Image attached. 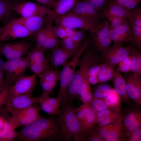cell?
<instances>
[{
    "label": "cell",
    "mask_w": 141,
    "mask_h": 141,
    "mask_svg": "<svg viewBox=\"0 0 141 141\" xmlns=\"http://www.w3.org/2000/svg\"><path fill=\"white\" fill-rule=\"evenodd\" d=\"M72 103L61 105L57 117L60 130L61 140L88 141L89 135L85 131L76 115Z\"/></svg>",
    "instance_id": "6da1fadb"
},
{
    "label": "cell",
    "mask_w": 141,
    "mask_h": 141,
    "mask_svg": "<svg viewBox=\"0 0 141 141\" xmlns=\"http://www.w3.org/2000/svg\"><path fill=\"white\" fill-rule=\"evenodd\" d=\"M90 38L89 35L81 44L75 55L62 66L59 80L60 86L58 95L62 98V103L65 100L68 86L77 66L79 64L80 57L90 45Z\"/></svg>",
    "instance_id": "7a4b0ae2"
},
{
    "label": "cell",
    "mask_w": 141,
    "mask_h": 141,
    "mask_svg": "<svg viewBox=\"0 0 141 141\" xmlns=\"http://www.w3.org/2000/svg\"><path fill=\"white\" fill-rule=\"evenodd\" d=\"M12 9L22 17H45L49 24H52L54 20L53 9L39 3L29 1L14 2Z\"/></svg>",
    "instance_id": "3957f363"
},
{
    "label": "cell",
    "mask_w": 141,
    "mask_h": 141,
    "mask_svg": "<svg viewBox=\"0 0 141 141\" xmlns=\"http://www.w3.org/2000/svg\"><path fill=\"white\" fill-rule=\"evenodd\" d=\"M53 22L65 27L88 31L91 34L96 31L100 23L93 22L70 12L57 17Z\"/></svg>",
    "instance_id": "277c9868"
},
{
    "label": "cell",
    "mask_w": 141,
    "mask_h": 141,
    "mask_svg": "<svg viewBox=\"0 0 141 141\" xmlns=\"http://www.w3.org/2000/svg\"><path fill=\"white\" fill-rule=\"evenodd\" d=\"M29 68L27 56L19 58L8 60L5 62L4 85L10 86Z\"/></svg>",
    "instance_id": "5b68a950"
},
{
    "label": "cell",
    "mask_w": 141,
    "mask_h": 141,
    "mask_svg": "<svg viewBox=\"0 0 141 141\" xmlns=\"http://www.w3.org/2000/svg\"><path fill=\"white\" fill-rule=\"evenodd\" d=\"M34 104L23 110L11 113L12 116L9 121L14 129L30 125L41 116L40 114V107Z\"/></svg>",
    "instance_id": "8992f818"
},
{
    "label": "cell",
    "mask_w": 141,
    "mask_h": 141,
    "mask_svg": "<svg viewBox=\"0 0 141 141\" xmlns=\"http://www.w3.org/2000/svg\"><path fill=\"white\" fill-rule=\"evenodd\" d=\"M112 41L107 20L101 22L96 31L90 35V44L96 51L102 53L111 46Z\"/></svg>",
    "instance_id": "52a82bcc"
},
{
    "label": "cell",
    "mask_w": 141,
    "mask_h": 141,
    "mask_svg": "<svg viewBox=\"0 0 141 141\" xmlns=\"http://www.w3.org/2000/svg\"><path fill=\"white\" fill-rule=\"evenodd\" d=\"M31 48V43L23 40L2 43L0 45V53L7 60H10L27 56Z\"/></svg>",
    "instance_id": "ba28073f"
},
{
    "label": "cell",
    "mask_w": 141,
    "mask_h": 141,
    "mask_svg": "<svg viewBox=\"0 0 141 141\" xmlns=\"http://www.w3.org/2000/svg\"><path fill=\"white\" fill-rule=\"evenodd\" d=\"M46 51L43 48H32L27 55L29 68L33 73L39 76L52 68L45 55Z\"/></svg>",
    "instance_id": "9c48e42d"
},
{
    "label": "cell",
    "mask_w": 141,
    "mask_h": 141,
    "mask_svg": "<svg viewBox=\"0 0 141 141\" xmlns=\"http://www.w3.org/2000/svg\"><path fill=\"white\" fill-rule=\"evenodd\" d=\"M16 138L17 141H58L61 140V135L60 132L38 131L28 125L17 132Z\"/></svg>",
    "instance_id": "30bf717a"
},
{
    "label": "cell",
    "mask_w": 141,
    "mask_h": 141,
    "mask_svg": "<svg viewBox=\"0 0 141 141\" xmlns=\"http://www.w3.org/2000/svg\"><path fill=\"white\" fill-rule=\"evenodd\" d=\"M124 116L114 122L105 126L95 127L104 141H120L126 140L123 133Z\"/></svg>",
    "instance_id": "8fae6325"
},
{
    "label": "cell",
    "mask_w": 141,
    "mask_h": 141,
    "mask_svg": "<svg viewBox=\"0 0 141 141\" xmlns=\"http://www.w3.org/2000/svg\"><path fill=\"white\" fill-rule=\"evenodd\" d=\"M37 76V74L33 73L30 75H24L19 78L13 85L10 86L5 103L15 96L32 93L36 84Z\"/></svg>",
    "instance_id": "7c38bea8"
},
{
    "label": "cell",
    "mask_w": 141,
    "mask_h": 141,
    "mask_svg": "<svg viewBox=\"0 0 141 141\" xmlns=\"http://www.w3.org/2000/svg\"><path fill=\"white\" fill-rule=\"evenodd\" d=\"M133 46L126 47L113 44L102 53V60L104 62L115 67L119 62L131 55Z\"/></svg>",
    "instance_id": "4fadbf2b"
},
{
    "label": "cell",
    "mask_w": 141,
    "mask_h": 141,
    "mask_svg": "<svg viewBox=\"0 0 141 141\" xmlns=\"http://www.w3.org/2000/svg\"><path fill=\"white\" fill-rule=\"evenodd\" d=\"M100 11L87 0H80L69 12L98 24L100 23L101 14Z\"/></svg>",
    "instance_id": "5bb4252c"
},
{
    "label": "cell",
    "mask_w": 141,
    "mask_h": 141,
    "mask_svg": "<svg viewBox=\"0 0 141 141\" xmlns=\"http://www.w3.org/2000/svg\"><path fill=\"white\" fill-rule=\"evenodd\" d=\"M75 111L84 129L89 135L96 125V113L89 105L84 103L75 108Z\"/></svg>",
    "instance_id": "9a60e30c"
},
{
    "label": "cell",
    "mask_w": 141,
    "mask_h": 141,
    "mask_svg": "<svg viewBox=\"0 0 141 141\" xmlns=\"http://www.w3.org/2000/svg\"><path fill=\"white\" fill-rule=\"evenodd\" d=\"M33 34L21 24L12 21L4 26L0 35V42L26 37Z\"/></svg>",
    "instance_id": "2e32d148"
},
{
    "label": "cell",
    "mask_w": 141,
    "mask_h": 141,
    "mask_svg": "<svg viewBox=\"0 0 141 141\" xmlns=\"http://www.w3.org/2000/svg\"><path fill=\"white\" fill-rule=\"evenodd\" d=\"M38 97H35L32 93L15 96L5 104L6 110L11 113L26 108L38 103Z\"/></svg>",
    "instance_id": "e0dca14e"
},
{
    "label": "cell",
    "mask_w": 141,
    "mask_h": 141,
    "mask_svg": "<svg viewBox=\"0 0 141 141\" xmlns=\"http://www.w3.org/2000/svg\"><path fill=\"white\" fill-rule=\"evenodd\" d=\"M80 45L74 50H67L59 47L49 51L50 52L47 57L51 66L52 68L57 69L62 66L75 55Z\"/></svg>",
    "instance_id": "ac0fdd59"
},
{
    "label": "cell",
    "mask_w": 141,
    "mask_h": 141,
    "mask_svg": "<svg viewBox=\"0 0 141 141\" xmlns=\"http://www.w3.org/2000/svg\"><path fill=\"white\" fill-rule=\"evenodd\" d=\"M125 77L126 89L129 97L138 105H140L141 76L132 73L127 74Z\"/></svg>",
    "instance_id": "d6986e66"
},
{
    "label": "cell",
    "mask_w": 141,
    "mask_h": 141,
    "mask_svg": "<svg viewBox=\"0 0 141 141\" xmlns=\"http://www.w3.org/2000/svg\"><path fill=\"white\" fill-rule=\"evenodd\" d=\"M110 32L113 45H122L127 42L132 43V33L130 26L128 21L116 27L110 26Z\"/></svg>",
    "instance_id": "ffe728a7"
},
{
    "label": "cell",
    "mask_w": 141,
    "mask_h": 141,
    "mask_svg": "<svg viewBox=\"0 0 141 141\" xmlns=\"http://www.w3.org/2000/svg\"><path fill=\"white\" fill-rule=\"evenodd\" d=\"M37 97L38 103L39 104L41 110L51 116L59 115L62 100L61 97L58 96L57 97L54 98L49 96L41 95Z\"/></svg>",
    "instance_id": "44dd1931"
},
{
    "label": "cell",
    "mask_w": 141,
    "mask_h": 141,
    "mask_svg": "<svg viewBox=\"0 0 141 141\" xmlns=\"http://www.w3.org/2000/svg\"><path fill=\"white\" fill-rule=\"evenodd\" d=\"M29 126L38 131L60 133V125L57 117L47 118L41 116Z\"/></svg>",
    "instance_id": "7402d4cb"
},
{
    "label": "cell",
    "mask_w": 141,
    "mask_h": 141,
    "mask_svg": "<svg viewBox=\"0 0 141 141\" xmlns=\"http://www.w3.org/2000/svg\"><path fill=\"white\" fill-rule=\"evenodd\" d=\"M123 133L127 139L134 132L141 128V114L138 111L128 113L123 119Z\"/></svg>",
    "instance_id": "603a6c76"
},
{
    "label": "cell",
    "mask_w": 141,
    "mask_h": 141,
    "mask_svg": "<svg viewBox=\"0 0 141 141\" xmlns=\"http://www.w3.org/2000/svg\"><path fill=\"white\" fill-rule=\"evenodd\" d=\"M23 25L33 34L43 27L46 26L45 18L39 16L21 17L13 20Z\"/></svg>",
    "instance_id": "cb8c5ba5"
},
{
    "label": "cell",
    "mask_w": 141,
    "mask_h": 141,
    "mask_svg": "<svg viewBox=\"0 0 141 141\" xmlns=\"http://www.w3.org/2000/svg\"><path fill=\"white\" fill-rule=\"evenodd\" d=\"M113 81L114 90L120 99L124 103H129V98L126 88V82L120 72L115 71L111 79Z\"/></svg>",
    "instance_id": "d4e9b609"
},
{
    "label": "cell",
    "mask_w": 141,
    "mask_h": 141,
    "mask_svg": "<svg viewBox=\"0 0 141 141\" xmlns=\"http://www.w3.org/2000/svg\"><path fill=\"white\" fill-rule=\"evenodd\" d=\"M86 30L81 29L77 30L72 36L60 41L62 48L67 50L77 49L81 45L85 35Z\"/></svg>",
    "instance_id": "484cf974"
},
{
    "label": "cell",
    "mask_w": 141,
    "mask_h": 141,
    "mask_svg": "<svg viewBox=\"0 0 141 141\" xmlns=\"http://www.w3.org/2000/svg\"><path fill=\"white\" fill-rule=\"evenodd\" d=\"M130 11L115 3L110 1L102 11V14L104 17L113 16L127 19Z\"/></svg>",
    "instance_id": "4316f807"
},
{
    "label": "cell",
    "mask_w": 141,
    "mask_h": 141,
    "mask_svg": "<svg viewBox=\"0 0 141 141\" xmlns=\"http://www.w3.org/2000/svg\"><path fill=\"white\" fill-rule=\"evenodd\" d=\"M80 0H58L53 9V17H57L69 13L75 5Z\"/></svg>",
    "instance_id": "83f0119b"
},
{
    "label": "cell",
    "mask_w": 141,
    "mask_h": 141,
    "mask_svg": "<svg viewBox=\"0 0 141 141\" xmlns=\"http://www.w3.org/2000/svg\"><path fill=\"white\" fill-rule=\"evenodd\" d=\"M60 43V40L56 33L55 27L51 25L43 48L46 51H51L59 47Z\"/></svg>",
    "instance_id": "f1b7e54d"
},
{
    "label": "cell",
    "mask_w": 141,
    "mask_h": 141,
    "mask_svg": "<svg viewBox=\"0 0 141 141\" xmlns=\"http://www.w3.org/2000/svg\"><path fill=\"white\" fill-rule=\"evenodd\" d=\"M78 97L84 104H90L93 99V95L90 84L86 76L83 77L82 85Z\"/></svg>",
    "instance_id": "f546056e"
},
{
    "label": "cell",
    "mask_w": 141,
    "mask_h": 141,
    "mask_svg": "<svg viewBox=\"0 0 141 141\" xmlns=\"http://www.w3.org/2000/svg\"><path fill=\"white\" fill-rule=\"evenodd\" d=\"M130 55L131 61V72L133 74L141 76V53L138 49L133 46Z\"/></svg>",
    "instance_id": "4dcf8cb0"
},
{
    "label": "cell",
    "mask_w": 141,
    "mask_h": 141,
    "mask_svg": "<svg viewBox=\"0 0 141 141\" xmlns=\"http://www.w3.org/2000/svg\"><path fill=\"white\" fill-rule=\"evenodd\" d=\"M115 67L109 63H103L97 77L98 83L107 82L111 79L115 71Z\"/></svg>",
    "instance_id": "1f68e13d"
},
{
    "label": "cell",
    "mask_w": 141,
    "mask_h": 141,
    "mask_svg": "<svg viewBox=\"0 0 141 141\" xmlns=\"http://www.w3.org/2000/svg\"><path fill=\"white\" fill-rule=\"evenodd\" d=\"M102 98L108 107L109 109L112 110V109H113V110L115 111L114 109H115L116 111H118L115 109H117V108L119 110L118 107L120 104V99L114 89H111L109 94Z\"/></svg>",
    "instance_id": "d6a6232c"
},
{
    "label": "cell",
    "mask_w": 141,
    "mask_h": 141,
    "mask_svg": "<svg viewBox=\"0 0 141 141\" xmlns=\"http://www.w3.org/2000/svg\"><path fill=\"white\" fill-rule=\"evenodd\" d=\"M123 115L120 111H113L105 116L97 118L96 125L99 126H105L115 122Z\"/></svg>",
    "instance_id": "836d02e7"
},
{
    "label": "cell",
    "mask_w": 141,
    "mask_h": 141,
    "mask_svg": "<svg viewBox=\"0 0 141 141\" xmlns=\"http://www.w3.org/2000/svg\"><path fill=\"white\" fill-rule=\"evenodd\" d=\"M51 25L43 27L33 34L35 42V47L43 48Z\"/></svg>",
    "instance_id": "e575fe53"
},
{
    "label": "cell",
    "mask_w": 141,
    "mask_h": 141,
    "mask_svg": "<svg viewBox=\"0 0 141 141\" xmlns=\"http://www.w3.org/2000/svg\"><path fill=\"white\" fill-rule=\"evenodd\" d=\"M13 2L11 0H0V22L7 19L13 11Z\"/></svg>",
    "instance_id": "d590c367"
},
{
    "label": "cell",
    "mask_w": 141,
    "mask_h": 141,
    "mask_svg": "<svg viewBox=\"0 0 141 141\" xmlns=\"http://www.w3.org/2000/svg\"><path fill=\"white\" fill-rule=\"evenodd\" d=\"M127 19L130 25H134L141 27L140 7L138 6L130 10Z\"/></svg>",
    "instance_id": "8d00e7d4"
},
{
    "label": "cell",
    "mask_w": 141,
    "mask_h": 141,
    "mask_svg": "<svg viewBox=\"0 0 141 141\" xmlns=\"http://www.w3.org/2000/svg\"><path fill=\"white\" fill-rule=\"evenodd\" d=\"M60 72L61 71L51 68L38 76L39 81H59Z\"/></svg>",
    "instance_id": "74e56055"
},
{
    "label": "cell",
    "mask_w": 141,
    "mask_h": 141,
    "mask_svg": "<svg viewBox=\"0 0 141 141\" xmlns=\"http://www.w3.org/2000/svg\"><path fill=\"white\" fill-rule=\"evenodd\" d=\"M130 26L131 27L132 33V43L133 44L134 46L138 49L140 50L141 27L134 25H130Z\"/></svg>",
    "instance_id": "f35d334b"
},
{
    "label": "cell",
    "mask_w": 141,
    "mask_h": 141,
    "mask_svg": "<svg viewBox=\"0 0 141 141\" xmlns=\"http://www.w3.org/2000/svg\"><path fill=\"white\" fill-rule=\"evenodd\" d=\"M123 7L130 10L138 6L141 0H111Z\"/></svg>",
    "instance_id": "ab89813d"
},
{
    "label": "cell",
    "mask_w": 141,
    "mask_h": 141,
    "mask_svg": "<svg viewBox=\"0 0 141 141\" xmlns=\"http://www.w3.org/2000/svg\"><path fill=\"white\" fill-rule=\"evenodd\" d=\"M95 112L97 113L106 109H109L102 98H93L89 105Z\"/></svg>",
    "instance_id": "60d3db41"
},
{
    "label": "cell",
    "mask_w": 141,
    "mask_h": 141,
    "mask_svg": "<svg viewBox=\"0 0 141 141\" xmlns=\"http://www.w3.org/2000/svg\"><path fill=\"white\" fill-rule=\"evenodd\" d=\"M117 65L116 71L123 73H128L131 72V55L121 61Z\"/></svg>",
    "instance_id": "b9f144b4"
},
{
    "label": "cell",
    "mask_w": 141,
    "mask_h": 141,
    "mask_svg": "<svg viewBox=\"0 0 141 141\" xmlns=\"http://www.w3.org/2000/svg\"><path fill=\"white\" fill-rule=\"evenodd\" d=\"M57 81H39L42 89V95L49 96L56 86Z\"/></svg>",
    "instance_id": "7bdbcfd3"
},
{
    "label": "cell",
    "mask_w": 141,
    "mask_h": 141,
    "mask_svg": "<svg viewBox=\"0 0 141 141\" xmlns=\"http://www.w3.org/2000/svg\"><path fill=\"white\" fill-rule=\"evenodd\" d=\"M109 22L110 26L112 27H118L127 21V19L113 16L105 17Z\"/></svg>",
    "instance_id": "ee69618b"
},
{
    "label": "cell",
    "mask_w": 141,
    "mask_h": 141,
    "mask_svg": "<svg viewBox=\"0 0 141 141\" xmlns=\"http://www.w3.org/2000/svg\"><path fill=\"white\" fill-rule=\"evenodd\" d=\"M10 86L4 85L0 90V109L1 107L5 104L8 95Z\"/></svg>",
    "instance_id": "f6af8a7d"
},
{
    "label": "cell",
    "mask_w": 141,
    "mask_h": 141,
    "mask_svg": "<svg viewBox=\"0 0 141 141\" xmlns=\"http://www.w3.org/2000/svg\"><path fill=\"white\" fill-rule=\"evenodd\" d=\"M54 27L56 33L59 38L63 40L67 38V34L64 27L57 25Z\"/></svg>",
    "instance_id": "bcb514c9"
},
{
    "label": "cell",
    "mask_w": 141,
    "mask_h": 141,
    "mask_svg": "<svg viewBox=\"0 0 141 141\" xmlns=\"http://www.w3.org/2000/svg\"><path fill=\"white\" fill-rule=\"evenodd\" d=\"M100 11L106 5L108 0H87Z\"/></svg>",
    "instance_id": "7dc6e473"
},
{
    "label": "cell",
    "mask_w": 141,
    "mask_h": 141,
    "mask_svg": "<svg viewBox=\"0 0 141 141\" xmlns=\"http://www.w3.org/2000/svg\"><path fill=\"white\" fill-rule=\"evenodd\" d=\"M88 141H104L94 128L89 134Z\"/></svg>",
    "instance_id": "c3c4849f"
},
{
    "label": "cell",
    "mask_w": 141,
    "mask_h": 141,
    "mask_svg": "<svg viewBox=\"0 0 141 141\" xmlns=\"http://www.w3.org/2000/svg\"><path fill=\"white\" fill-rule=\"evenodd\" d=\"M15 130V129L11 126L8 131L3 141H11L15 139L17 135V132Z\"/></svg>",
    "instance_id": "681fc988"
},
{
    "label": "cell",
    "mask_w": 141,
    "mask_h": 141,
    "mask_svg": "<svg viewBox=\"0 0 141 141\" xmlns=\"http://www.w3.org/2000/svg\"><path fill=\"white\" fill-rule=\"evenodd\" d=\"M11 126L9 121L5 120L3 128L0 132V141H3L8 131Z\"/></svg>",
    "instance_id": "f907efd6"
},
{
    "label": "cell",
    "mask_w": 141,
    "mask_h": 141,
    "mask_svg": "<svg viewBox=\"0 0 141 141\" xmlns=\"http://www.w3.org/2000/svg\"><path fill=\"white\" fill-rule=\"evenodd\" d=\"M128 138L129 141H141V128L133 132Z\"/></svg>",
    "instance_id": "816d5d0a"
},
{
    "label": "cell",
    "mask_w": 141,
    "mask_h": 141,
    "mask_svg": "<svg viewBox=\"0 0 141 141\" xmlns=\"http://www.w3.org/2000/svg\"><path fill=\"white\" fill-rule=\"evenodd\" d=\"M38 3L53 9L56 4V0H35Z\"/></svg>",
    "instance_id": "f5cc1de1"
},
{
    "label": "cell",
    "mask_w": 141,
    "mask_h": 141,
    "mask_svg": "<svg viewBox=\"0 0 141 141\" xmlns=\"http://www.w3.org/2000/svg\"><path fill=\"white\" fill-rule=\"evenodd\" d=\"M64 27L67 34V38L73 36L77 31V30L75 29L65 27Z\"/></svg>",
    "instance_id": "db71d44e"
},
{
    "label": "cell",
    "mask_w": 141,
    "mask_h": 141,
    "mask_svg": "<svg viewBox=\"0 0 141 141\" xmlns=\"http://www.w3.org/2000/svg\"><path fill=\"white\" fill-rule=\"evenodd\" d=\"M5 69V62L0 58V70L4 73Z\"/></svg>",
    "instance_id": "11a10c76"
},
{
    "label": "cell",
    "mask_w": 141,
    "mask_h": 141,
    "mask_svg": "<svg viewBox=\"0 0 141 141\" xmlns=\"http://www.w3.org/2000/svg\"><path fill=\"white\" fill-rule=\"evenodd\" d=\"M5 120L3 117L0 116V132L2 130Z\"/></svg>",
    "instance_id": "9f6ffc18"
},
{
    "label": "cell",
    "mask_w": 141,
    "mask_h": 141,
    "mask_svg": "<svg viewBox=\"0 0 141 141\" xmlns=\"http://www.w3.org/2000/svg\"><path fill=\"white\" fill-rule=\"evenodd\" d=\"M4 29V27L0 28V35L3 32Z\"/></svg>",
    "instance_id": "6f0895ef"
},
{
    "label": "cell",
    "mask_w": 141,
    "mask_h": 141,
    "mask_svg": "<svg viewBox=\"0 0 141 141\" xmlns=\"http://www.w3.org/2000/svg\"><path fill=\"white\" fill-rule=\"evenodd\" d=\"M56 0L57 1V0Z\"/></svg>",
    "instance_id": "680465c9"
}]
</instances>
